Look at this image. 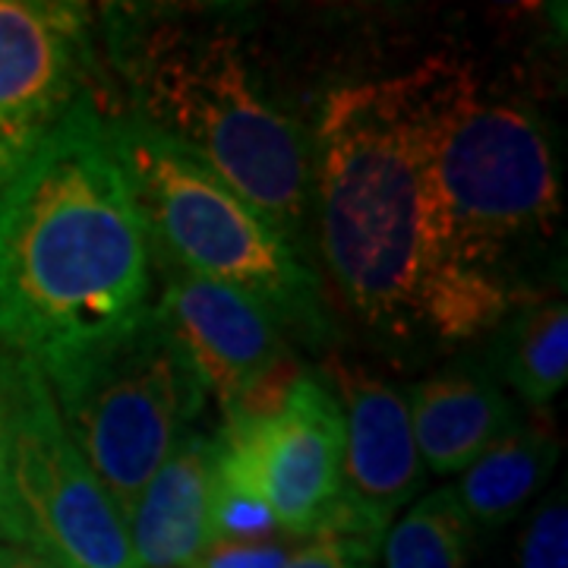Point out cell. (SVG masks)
<instances>
[{"label": "cell", "mask_w": 568, "mask_h": 568, "mask_svg": "<svg viewBox=\"0 0 568 568\" xmlns=\"http://www.w3.org/2000/svg\"><path fill=\"white\" fill-rule=\"evenodd\" d=\"M219 452V433L193 429L126 511L140 568H190L215 547Z\"/></svg>", "instance_id": "cell-12"}, {"label": "cell", "mask_w": 568, "mask_h": 568, "mask_svg": "<svg viewBox=\"0 0 568 568\" xmlns=\"http://www.w3.org/2000/svg\"><path fill=\"white\" fill-rule=\"evenodd\" d=\"M89 13L67 0H0V196L80 102Z\"/></svg>", "instance_id": "cell-9"}, {"label": "cell", "mask_w": 568, "mask_h": 568, "mask_svg": "<svg viewBox=\"0 0 568 568\" xmlns=\"http://www.w3.org/2000/svg\"><path fill=\"white\" fill-rule=\"evenodd\" d=\"M152 291L111 121L82 95L0 196V347L44 373L140 323Z\"/></svg>", "instance_id": "cell-2"}, {"label": "cell", "mask_w": 568, "mask_h": 568, "mask_svg": "<svg viewBox=\"0 0 568 568\" xmlns=\"http://www.w3.org/2000/svg\"><path fill=\"white\" fill-rule=\"evenodd\" d=\"M152 260L244 291L310 345H323V287L301 250L222 178L133 118L111 121Z\"/></svg>", "instance_id": "cell-4"}, {"label": "cell", "mask_w": 568, "mask_h": 568, "mask_svg": "<svg viewBox=\"0 0 568 568\" xmlns=\"http://www.w3.org/2000/svg\"><path fill=\"white\" fill-rule=\"evenodd\" d=\"M518 568H568V503L566 487L552 489L534 508L518 540Z\"/></svg>", "instance_id": "cell-18"}, {"label": "cell", "mask_w": 568, "mask_h": 568, "mask_svg": "<svg viewBox=\"0 0 568 568\" xmlns=\"http://www.w3.org/2000/svg\"><path fill=\"white\" fill-rule=\"evenodd\" d=\"M222 458L294 537L345 534L342 458L345 417L320 376L275 373L241 405L224 410Z\"/></svg>", "instance_id": "cell-7"}, {"label": "cell", "mask_w": 568, "mask_h": 568, "mask_svg": "<svg viewBox=\"0 0 568 568\" xmlns=\"http://www.w3.org/2000/svg\"><path fill=\"white\" fill-rule=\"evenodd\" d=\"M310 152L320 250L361 323L436 345L503 323L515 291L467 268L439 200L433 54L405 73L332 89Z\"/></svg>", "instance_id": "cell-1"}, {"label": "cell", "mask_w": 568, "mask_h": 568, "mask_svg": "<svg viewBox=\"0 0 568 568\" xmlns=\"http://www.w3.org/2000/svg\"><path fill=\"white\" fill-rule=\"evenodd\" d=\"M133 121L174 142L301 250L313 212L304 130L265 102L241 39L222 26L152 22L114 36Z\"/></svg>", "instance_id": "cell-3"}, {"label": "cell", "mask_w": 568, "mask_h": 568, "mask_svg": "<svg viewBox=\"0 0 568 568\" xmlns=\"http://www.w3.org/2000/svg\"><path fill=\"white\" fill-rule=\"evenodd\" d=\"M291 549L275 544V540H260V544H227L219 540L209 547L190 568H282Z\"/></svg>", "instance_id": "cell-21"}, {"label": "cell", "mask_w": 568, "mask_h": 568, "mask_svg": "<svg viewBox=\"0 0 568 568\" xmlns=\"http://www.w3.org/2000/svg\"><path fill=\"white\" fill-rule=\"evenodd\" d=\"M433 168L452 237L470 272L508 284V256L549 241L562 219L552 145L530 108L487 95L474 63L433 54Z\"/></svg>", "instance_id": "cell-5"}, {"label": "cell", "mask_w": 568, "mask_h": 568, "mask_svg": "<svg viewBox=\"0 0 568 568\" xmlns=\"http://www.w3.org/2000/svg\"><path fill=\"white\" fill-rule=\"evenodd\" d=\"M559 436L544 424H518L458 474L455 499L470 528H503L547 487L559 462Z\"/></svg>", "instance_id": "cell-14"}, {"label": "cell", "mask_w": 568, "mask_h": 568, "mask_svg": "<svg viewBox=\"0 0 568 568\" xmlns=\"http://www.w3.org/2000/svg\"><path fill=\"white\" fill-rule=\"evenodd\" d=\"M424 470L455 477L521 424L487 366H446L405 392Z\"/></svg>", "instance_id": "cell-13"}, {"label": "cell", "mask_w": 568, "mask_h": 568, "mask_svg": "<svg viewBox=\"0 0 568 568\" xmlns=\"http://www.w3.org/2000/svg\"><path fill=\"white\" fill-rule=\"evenodd\" d=\"M63 429L126 511L145 484L200 429L205 392L155 304L140 323L41 373Z\"/></svg>", "instance_id": "cell-6"}, {"label": "cell", "mask_w": 568, "mask_h": 568, "mask_svg": "<svg viewBox=\"0 0 568 568\" xmlns=\"http://www.w3.org/2000/svg\"><path fill=\"white\" fill-rule=\"evenodd\" d=\"M332 392L345 417L342 511L345 534L379 540L392 518L424 489V462L402 388L364 366L332 357Z\"/></svg>", "instance_id": "cell-11"}, {"label": "cell", "mask_w": 568, "mask_h": 568, "mask_svg": "<svg viewBox=\"0 0 568 568\" xmlns=\"http://www.w3.org/2000/svg\"><path fill=\"white\" fill-rule=\"evenodd\" d=\"M20 398V357L0 347V544H20L13 493H10V452Z\"/></svg>", "instance_id": "cell-19"}, {"label": "cell", "mask_w": 568, "mask_h": 568, "mask_svg": "<svg viewBox=\"0 0 568 568\" xmlns=\"http://www.w3.org/2000/svg\"><path fill=\"white\" fill-rule=\"evenodd\" d=\"M470 521L455 489L439 487L420 496L383 534V568H467Z\"/></svg>", "instance_id": "cell-16"}, {"label": "cell", "mask_w": 568, "mask_h": 568, "mask_svg": "<svg viewBox=\"0 0 568 568\" xmlns=\"http://www.w3.org/2000/svg\"><path fill=\"white\" fill-rule=\"evenodd\" d=\"M487 369L521 402L549 405L568 379V310L562 297L515 304L496 325Z\"/></svg>", "instance_id": "cell-15"}, {"label": "cell", "mask_w": 568, "mask_h": 568, "mask_svg": "<svg viewBox=\"0 0 568 568\" xmlns=\"http://www.w3.org/2000/svg\"><path fill=\"white\" fill-rule=\"evenodd\" d=\"M0 568H58L51 566L36 549L20 544H0Z\"/></svg>", "instance_id": "cell-22"}, {"label": "cell", "mask_w": 568, "mask_h": 568, "mask_svg": "<svg viewBox=\"0 0 568 568\" xmlns=\"http://www.w3.org/2000/svg\"><path fill=\"white\" fill-rule=\"evenodd\" d=\"M212 521H215V544L219 540H227V544H260V540H272V534L278 530V521H275L272 508L265 506L263 496L224 462L222 452H219Z\"/></svg>", "instance_id": "cell-17"}, {"label": "cell", "mask_w": 568, "mask_h": 568, "mask_svg": "<svg viewBox=\"0 0 568 568\" xmlns=\"http://www.w3.org/2000/svg\"><path fill=\"white\" fill-rule=\"evenodd\" d=\"M159 265L164 282L155 313L224 410L291 366L284 328L260 301L178 265Z\"/></svg>", "instance_id": "cell-10"}, {"label": "cell", "mask_w": 568, "mask_h": 568, "mask_svg": "<svg viewBox=\"0 0 568 568\" xmlns=\"http://www.w3.org/2000/svg\"><path fill=\"white\" fill-rule=\"evenodd\" d=\"M376 544L357 534H320L294 549L282 568H376Z\"/></svg>", "instance_id": "cell-20"}, {"label": "cell", "mask_w": 568, "mask_h": 568, "mask_svg": "<svg viewBox=\"0 0 568 568\" xmlns=\"http://www.w3.org/2000/svg\"><path fill=\"white\" fill-rule=\"evenodd\" d=\"M20 547L58 568H140L126 518L63 429L41 369L20 357L10 452Z\"/></svg>", "instance_id": "cell-8"}]
</instances>
